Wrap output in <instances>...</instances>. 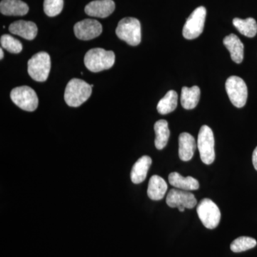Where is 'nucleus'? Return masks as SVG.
Masks as SVG:
<instances>
[{
  "instance_id": "4be33fe9",
  "label": "nucleus",
  "mask_w": 257,
  "mask_h": 257,
  "mask_svg": "<svg viewBox=\"0 0 257 257\" xmlns=\"http://www.w3.org/2000/svg\"><path fill=\"white\" fill-rule=\"evenodd\" d=\"M233 25L241 35L250 38L256 36L257 24L254 19L249 18L246 20H241L239 18H234L233 20Z\"/></svg>"
},
{
  "instance_id": "39448f33",
  "label": "nucleus",
  "mask_w": 257,
  "mask_h": 257,
  "mask_svg": "<svg viewBox=\"0 0 257 257\" xmlns=\"http://www.w3.org/2000/svg\"><path fill=\"white\" fill-rule=\"evenodd\" d=\"M28 73L34 80L45 82L50 72V56L45 52H38L28 61Z\"/></svg>"
},
{
  "instance_id": "f257e3e1",
  "label": "nucleus",
  "mask_w": 257,
  "mask_h": 257,
  "mask_svg": "<svg viewBox=\"0 0 257 257\" xmlns=\"http://www.w3.org/2000/svg\"><path fill=\"white\" fill-rule=\"evenodd\" d=\"M92 87L80 79H72L67 84L64 92V100L67 105L78 107L90 97Z\"/></svg>"
},
{
  "instance_id": "dca6fc26",
  "label": "nucleus",
  "mask_w": 257,
  "mask_h": 257,
  "mask_svg": "<svg viewBox=\"0 0 257 257\" xmlns=\"http://www.w3.org/2000/svg\"><path fill=\"white\" fill-rule=\"evenodd\" d=\"M0 12L7 16H24L29 12V7L21 0H2Z\"/></svg>"
},
{
  "instance_id": "20e7f679",
  "label": "nucleus",
  "mask_w": 257,
  "mask_h": 257,
  "mask_svg": "<svg viewBox=\"0 0 257 257\" xmlns=\"http://www.w3.org/2000/svg\"><path fill=\"white\" fill-rule=\"evenodd\" d=\"M214 144L212 130L207 125H203L198 135L197 145L201 160L205 165H211L215 160Z\"/></svg>"
},
{
  "instance_id": "2eb2a0df",
  "label": "nucleus",
  "mask_w": 257,
  "mask_h": 257,
  "mask_svg": "<svg viewBox=\"0 0 257 257\" xmlns=\"http://www.w3.org/2000/svg\"><path fill=\"white\" fill-rule=\"evenodd\" d=\"M224 46L229 50L231 60L236 63L240 64L243 60L244 46L239 37L234 34H230L223 40Z\"/></svg>"
},
{
  "instance_id": "6e6552de",
  "label": "nucleus",
  "mask_w": 257,
  "mask_h": 257,
  "mask_svg": "<svg viewBox=\"0 0 257 257\" xmlns=\"http://www.w3.org/2000/svg\"><path fill=\"white\" fill-rule=\"evenodd\" d=\"M12 101L20 109L33 111L38 106L39 99L35 91L28 86L15 88L10 93Z\"/></svg>"
},
{
  "instance_id": "9d476101",
  "label": "nucleus",
  "mask_w": 257,
  "mask_h": 257,
  "mask_svg": "<svg viewBox=\"0 0 257 257\" xmlns=\"http://www.w3.org/2000/svg\"><path fill=\"white\" fill-rule=\"evenodd\" d=\"M167 205L171 208H178L183 212L184 209H192L197 204V199L192 193L182 189H171L166 199Z\"/></svg>"
},
{
  "instance_id": "9b49d317",
  "label": "nucleus",
  "mask_w": 257,
  "mask_h": 257,
  "mask_svg": "<svg viewBox=\"0 0 257 257\" xmlns=\"http://www.w3.org/2000/svg\"><path fill=\"white\" fill-rule=\"evenodd\" d=\"M74 32L79 40H90L101 35L102 26L97 20L86 19L75 24Z\"/></svg>"
},
{
  "instance_id": "cd10ccee",
  "label": "nucleus",
  "mask_w": 257,
  "mask_h": 257,
  "mask_svg": "<svg viewBox=\"0 0 257 257\" xmlns=\"http://www.w3.org/2000/svg\"><path fill=\"white\" fill-rule=\"evenodd\" d=\"M3 57H4V52H3V49H0V59L3 60Z\"/></svg>"
},
{
  "instance_id": "0eeeda50",
  "label": "nucleus",
  "mask_w": 257,
  "mask_h": 257,
  "mask_svg": "<svg viewBox=\"0 0 257 257\" xmlns=\"http://www.w3.org/2000/svg\"><path fill=\"white\" fill-rule=\"evenodd\" d=\"M225 87L233 105L241 108L246 104L248 89L246 83L242 79L236 76H231L226 79Z\"/></svg>"
},
{
  "instance_id": "a211bd4d",
  "label": "nucleus",
  "mask_w": 257,
  "mask_h": 257,
  "mask_svg": "<svg viewBox=\"0 0 257 257\" xmlns=\"http://www.w3.org/2000/svg\"><path fill=\"white\" fill-rule=\"evenodd\" d=\"M167 188L165 179L158 175L152 176L149 182L147 195L152 200L160 201L165 197Z\"/></svg>"
},
{
  "instance_id": "393cba45",
  "label": "nucleus",
  "mask_w": 257,
  "mask_h": 257,
  "mask_svg": "<svg viewBox=\"0 0 257 257\" xmlns=\"http://www.w3.org/2000/svg\"><path fill=\"white\" fill-rule=\"evenodd\" d=\"M2 47L13 54H18L23 50V45L21 42L15 37L9 35H4L1 37Z\"/></svg>"
},
{
  "instance_id": "5701e85b",
  "label": "nucleus",
  "mask_w": 257,
  "mask_h": 257,
  "mask_svg": "<svg viewBox=\"0 0 257 257\" xmlns=\"http://www.w3.org/2000/svg\"><path fill=\"white\" fill-rule=\"evenodd\" d=\"M178 95L174 90L169 91L166 95L162 98L158 104L157 109L161 114H167L175 111L177 106Z\"/></svg>"
},
{
  "instance_id": "f03ea898",
  "label": "nucleus",
  "mask_w": 257,
  "mask_h": 257,
  "mask_svg": "<svg viewBox=\"0 0 257 257\" xmlns=\"http://www.w3.org/2000/svg\"><path fill=\"white\" fill-rule=\"evenodd\" d=\"M84 64L89 71L99 72L110 69L114 65L115 55L112 51L94 48L88 51L84 56Z\"/></svg>"
},
{
  "instance_id": "1a4fd4ad",
  "label": "nucleus",
  "mask_w": 257,
  "mask_h": 257,
  "mask_svg": "<svg viewBox=\"0 0 257 257\" xmlns=\"http://www.w3.org/2000/svg\"><path fill=\"white\" fill-rule=\"evenodd\" d=\"M207 10L201 6L194 10L187 19L183 28V36L187 40H194L200 36L204 30Z\"/></svg>"
},
{
  "instance_id": "412c9836",
  "label": "nucleus",
  "mask_w": 257,
  "mask_h": 257,
  "mask_svg": "<svg viewBox=\"0 0 257 257\" xmlns=\"http://www.w3.org/2000/svg\"><path fill=\"white\" fill-rule=\"evenodd\" d=\"M155 132L156 134L155 138V147L157 150H163L167 143L170 136V131L169 130L168 122L165 119H160L155 123Z\"/></svg>"
},
{
  "instance_id": "a878e982",
  "label": "nucleus",
  "mask_w": 257,
  "mask_h": 257,
  "mask_svg": "<svg viewBox=\"0 0 257 257\" xmlns=\"http://www.w3.org/2000/svg\"><path fill=\"white\" fill-rule=\"evenodd\" d=\"M64 0H45L44 11L49 17L60 15L63 10Z\"/></svg>"
},
{
  "instance_id": "423d86ee",
  "label": "nucleus",
  "mask_w": 257,
  "mask_h": 257,
  "mask_svg": "<svg viewBox=\"0 0 257 257\" xmlns=\"http://www.w3.org/2000/svg\"><path fill=\"white\" fill-rule=\"evenodd\" d=\"M198 216L203 225L209 229H215L221 220V211L210 199H203L197 207Z\"/></svg>"
},
{
  "instance_id": "f3484780",
  "label": "nucleus",
  "mask_w": 257,
  "mask_h": 257,
  "mask_svg": "<svg viewBox=\"0 0 257 257\" xmlns=\"http://www.w3.org/2000/svg\"><path fill=\"white\" fill-rule=\"evenodd\" d=\"M152 163L151 157L149 156L142 157L137 161L136 163L133 166L130 175L132 182L134 184H140L145 180Z\"/></svg>"
},
{
  "instance_id": "aec40b11",
  "label": "nucleus",
  "mask_w": 257,
  "mask_h": 257,
  "mask_svg": "<svg viewBox=\"0 0 257 257\" xmlns=\"http://www.w3.org/2000/svg\"><path fill=\"white\" fill-rule=\"evenodd\" d=\"M200 89L197 86L184 87L181 94V104L185 109H193L197 106L200 99Z\"/></svg>"
},
{
  "instance_id": "f8f14e48",
  "label": "nucleus",
  "mask_w": 257,
  "mask_h": 257,
  "mask_svg": "<svg viewBox=\"0 0 257 257\" xmlns=\"http://www.w3.org/2000/svg\"><path fill=\"white\" fill-rule=\"evenodd\" d=\"M114 10L115 3L113 0H95L89 3L84 8L86 14L99 18H107Z\"/></svg>"
},
{
  "instance_id": "bb28decb",
  "label": "nucleus",
  "mask_w": 257,
  "mask_h": 257,
  "mask_svg": "<svg viewBox=\"0 0 257 257\" xmlns=\"http://www.w3.org/2000/svg\"><path fill=\"white\" fill-rule=\"evenodd\" d=\"M252 162L253 167H254L255 170L257 171V147L256 148H255V150H253L252 155Z\"/></svg>"
},
{
  "instance_id": "b1692460",
  "label": "nucleus",
  "mask_w": 257,
  "mask_h": 257,
  "mask_svg": "<svg viewBox=\"0 0 257 257\" xmlns=\"http://www.w3.org/2000/svg\"><path fill=\"white\" fill-rule=\"evenodd\" d=\"M256 239L253 238L248 237V236H241L237 238L232 241L231 243V251L235 253L242 252V251H247L256 246Z\"/></svg>"
},
{
  "instance_id": "7ed1b4c3",
  "label": "nucleus",
  "mask_w": 257,
  "mask_h": 257,
  "mask_svg": "<svg viewBox=\"0 0 257 257\" xmlns=\"http://www.w3.org/2000/svg\"><path fill=\"white\" fill-rule=\"evenodd\" d=\"M116 35L128 45L138 46L142 40L141 24L136 18L122 19L118 24Z\"/></svg>"
},
{
  "instance_id": "4468645a",
  "label": "nucleus",
  "mask_w": 257,
  "mask_h": 257,
  "mask_svg": "<svg viewBox=\"0 0 257 257\" xmlns=\"http://www.w3.org/2000/svg\"><path fill=\"white\" fill-rule=\"evenodd\" d=\"M197 145L195 139L190 134L183 133L179 138V156L181 160L188 162L194 157Z\"/></svg>"
},
{
  "instance_id": "6ab92c4d",
  "label": "nucleus",
  "mask_w": 257,
  "mask_h": 257,
  "mask_svg": "<svg viewBox=\"0 0 257 257\" xmlns=\"http://www.w3.org/2000/svg\"><path fill=\"white\" fill-rule=\"evenodd\" d=\"M169 182L171 185L175 188L182 189L185 191L197 190L199 188V182L194 177H184L178 172H172L168 177Z\"/></svg>"
},
{
  "instance_id": "ddd939ff",
  "label": "nucleus",
  "mask_w": 257,
  "mask_h": 257,
  "mask_svg": "<svg viewBox=\"0 0 257 257\" xmlns=\"http://www.w3.org/2000/svg\"><path fill=\"white\" fill-rule=\"evenodd\" d=\"M9 30L12 34L18 35L28 40H34L38 32L36 24L25 20H19L12 23L10 25Z\"/></svg>"
}]
</instances>
